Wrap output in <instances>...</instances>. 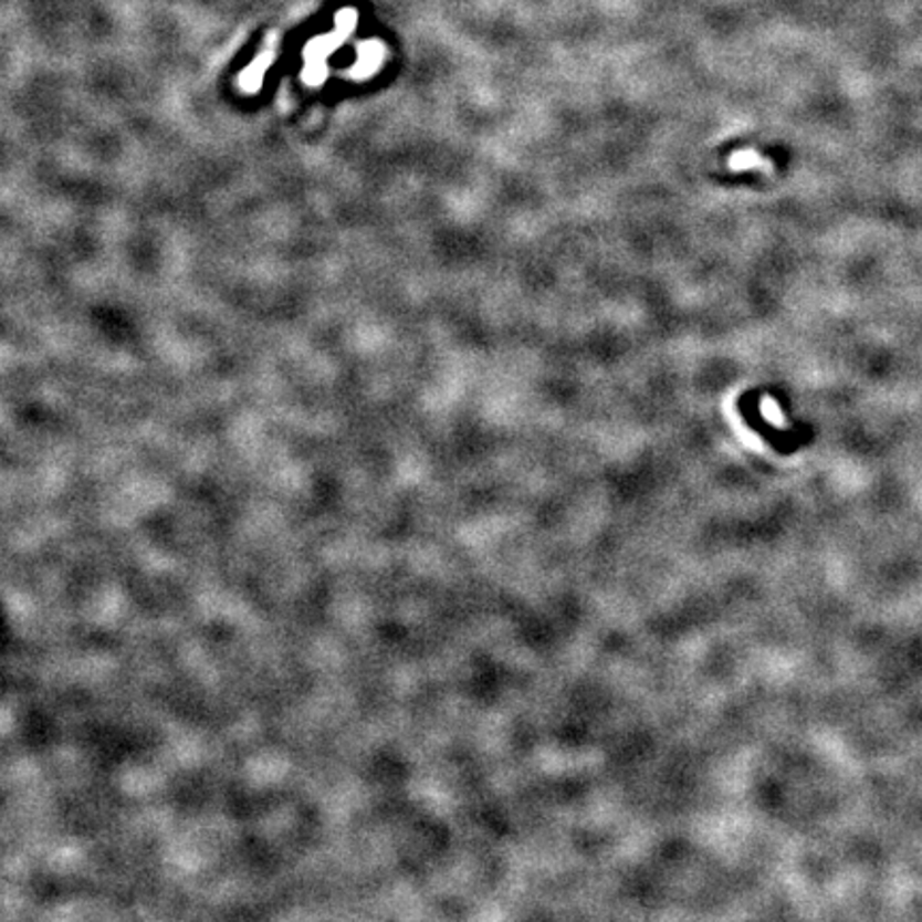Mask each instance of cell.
Listing matches in <instances>:
<instances>
[{"instance_id": "cell-1", "label": "cell", "mask_w": 922, "mask_h": 922, "mask_svg": "<svg viewBox=\"0 0 922 922\" xmlns=\"http://www.w3.org/2000/svg\"><path fill=\"white\" fill-rule=\"evenodd\" d=\"M729 165H731L733 169L761 167V169H763V171H767V174L773 171V163H771V160H765L761 154L752 153V150H743V153L735 154V156L729 160Z\"/></svg>"}, {"instance_id": "cell-2", "label": "cell", "mask_w": 922, "mask_h": 922, "mask_svg": "<svg viewBox=\"0 0 922 922\" xmlns=\"http://www.w3.org/2000/svg\"><path fill=\"white\" fill-rule=\"evenodd\" d=\"M763 408H765V412H767V417L771 421H775L777 426H784V417L779 415V406L775 404V400L765 398V400H763Z\"/></svg>"}]
</instances>
